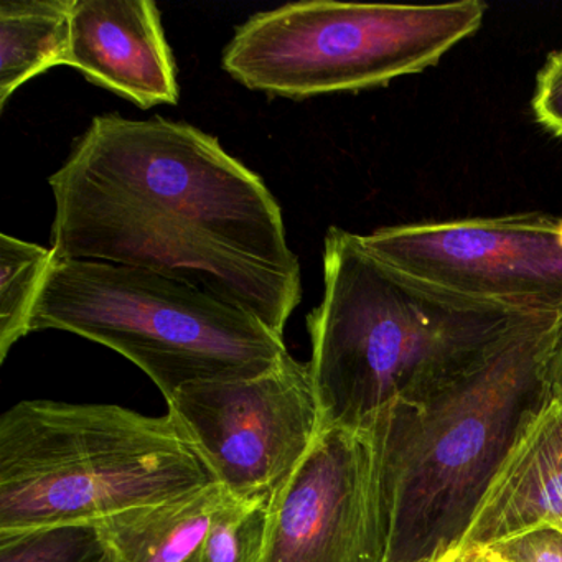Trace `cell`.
<instances>
[{
  "instance_id": "obj_10",
  "label": "cell",
  "mask_w": 562,
  "mask_h": 562,
  "mask_svg": "<svg viewBox=\"0 0 562 562\" xmlns=\"http://www.w3.org/2000/svg\"><path fill=\"white\" fill-rule=\"evenodd\" d=\"M67 67L143 110L179 103L176 60L150 0H75Z\"/></svg>"
},
{
  "instance_id": "obj_9",
  "label": "cell",
  "mask_w": 562,
  "mask_h": 562,
  "mask_svg": "<svg viewBox=\"0 0 562 562\" xmlns=\"http://www.w3.org/2000/svg\"><path fill=\"white\" fill-rule=\"evenodd\" d=\"M258 562H383L370 430L322 429L269 502Z\"/></svg>"
},
{
  "instance_id": "obj_2",
  "label": "cell",
  "mask_w": 562,
  "mask_h": 562,
  "mask_svg": "<svg viewBox=\"0 0 562 562\" xmlns=\"http://www.w3.org/2000/svg\"><path fill=\"white\" fill-rule=\"evenodd\" d=\"M561 321L528 318L367 427L383 562H436L460 551L503 463L551 403Z\"/></svg>"
},
{
  "instance_id": "obj_22",
  "label": "cell",
  "mask_w": 562,
  "mask_h": 562,
  "mask_svg": "<svg viewBox=\"0 0 562 562\" xmlns=\"http://www.w3.org/2000/svg\"><path fill=\"white\" fill-rule=\"evenodd\" d=\"M456 554H457V552H456ZM456 554L449 555V558H446V559H440V561H436V562H450V561H452V558Z\"/></svg>"
},
{
  "instance_id": "obj_7",
  "label": "cell",
  "mask_w": 562,
  "mask_h": 562,
  "mask_svg": "<svg viewBox=\"0 0 562 562\" xmlns=\"http://www.w3.org/2000/svg\"><path fill=\"white\" fill-rule=\"evenodd\" d=\"M167 404L216 482L241 502H271L322 432L308 364L289 351L259 376L192 384Z\"/></svg>"
},
{
  "instance_id": "obj_17",
  "label": "cell",
  "mask_w": 562,
  "mask_h": 562,
  "mask_svg": "<svg viewBox=\"0 0 562 562\" xmlns=\"http://www.w3.org/2000/svg\"><path fill=\"white\" fill-rule=\"evenodd\" d=\"M479 551L493 562H562V531L554 528L529 529Z\"/></svg>"
},
{
  "instance_id": "obj_6",
  "label": "cell",
  "mask_w": 562,
  "mask_h": 562,
  "mask_svg": "<svg viewBox=\"0 0 562 562\" xmlns=\"http://www.w3.org/2000/svg\"><path fill=\"white\" fill-rule=\"evenodd\" d=\"M486 5L307 0L259 12L236 31L223 68L249 90L304 98L383 87L434 67L472 37Z\"/></svg>"
},
{
  "instance_id": "obj_21",
  "label": "cell",
  "mask_w": 562,
  "mask_h": 562,
  "mask_svg": "<svg viewBox=\"0 0 562 562\" xmlns=\"http://www.w3.org/2000/svg\"><path fill=\"white\" fill-rule=\"evenodd\" d=\"M450 562H465V558H463V554H460V552H457Z\"/></svg>"
},
{
  "instance_id": "obj_19",
  "label": "cell",
  "mask_w": 562,
  "mask_h": 562,
  "mask_svg": "<svg viewBox=\"0 0 562 562\" xmlns=\"http://www.w3.org/2000/svg\"><path fill=\"white\" fill-rule=\"evenodd\" d=\"M551 396L562 406V321L559 328L558 344L551 360Z\"/></svg>"
},
{
  "instance_id": "obj_11",
  "label": "cell",
  "mask_w": 562,
  "mask_h": 562,
  "mask_svg": "<svg viewBox=\"0 0 562 562\" xmlns=\"http://www.w3.org/2000/svg\"><path fill=\"white\" fill-rule=\"evenodd\" d=\"M536 528L562 531V406L554 400L503 463L459 552Z\"/></svg>"
},
{
  "instance_id": "obj_8",
  "label": "cell",
  "mask_w": 562,
  "mask_h": 562,
  "mask_svg": "<svg viewBox=\"0 0 562 562\" xmlns=\"http://www.w3.org/2000/svg\"><path fill=\"white\" fill-rule=\"evenodd\" d=\"M361 239L378 258L452 294L529 314H562L561 216L413 223Z\"/></svg>"
},
{
  "instance_id": "obj_5",
  "label": "cell",
  "mask_w": 562,
  "mask_h": 562,
  "mask_svg": "<svg viewBox=\"0 0 562 562\" xmlns=\"http://www.w3.org/2000/svg\"><path fill=\"white\" fill-rule=\"evenodd\" d=\"M31 328L70 331L117 351L167 403L192 384L259 376L288 353L282 335L199 285L81 259H55Z\"/></svg>"
},
{
  "instance_id": "obj_12",
  "label": "cell",
  "mask_w": 562,
  "mask_h": 562,
  "mask_svg": "<svg viewBox=\"0 0 562 562\" xmlns=\"http://www.w3.org/2000/svg\"><path fill=\"white\" fill-rule=\"evenodd\" d=\"M233 498L215 482L182 498L127 509L97 528L111 562H199L216 515Z\"/></svg>"
},
{
  "instance_id": "obj_16",
  "label": "cell",
  "mask_w": 562,
  "mask_h": 562,
  "mask_svg": "<svg viewBox=\"0 0 562 562\" xmlns=\"http://www.w3.org/2000/svg\"><path fill=\"white\" fill-rule=\"evenodd\" d=\"M269 502L233 498L216 515L199 562H258L265 544Z\"/></svg>"
},
{
  "instance_id": "obj_15",
  "label": "cell",
  "mask_w": 562,
  "mask_h": 562,
  "mask_svg": "<svg viewBox=\"0 0 562 562\" xmlns=\"http://www.w3.org/2000/svg\"><path fill=\"white\" fill-rule=\"evenodd\" d=\"M0 562H111L97 525H65L0 535Z\"/></svg>"
},
{
  "instance_id": "obj_18",
  "label": "cell",
  "mask_w": 562,
  "mask_h": 562,
  "mask_svg": "<svg viewBox=\"0 0 562 562\" xmlns=\"http://www.w3.org/2000/svg\"><path fill=\"white\" fill-rule=\"evenodd\" d=\"M532 113L544 130L562 137V50L554 52L539 71Z\"/></svg>"
},
{
  "instance_id": "obj_14",
  "label": "cell",
  "mask_w": 562,
  "mask_h": 562,
  "mask_svg": "<svg viewBox=\"0 0 562 562\" xmlns=\"http://www.w3.org/2000/svg\"><path fill=\"white\" fill-rule=\"evenodd\" d=\"M55 262L52 248L0 235V361L25 335Z\"/></svg>"
},
{
  "instance_id": "obj_4",
  "label": "cell",
  "mask_w": 562,
  "mask_h": 562,
  "mask_svg": "<svg viewBox=\"0 0 562 562\" xmlns=\"http://www.w3.org/2000/svg\"><path fill=\"white\" fill-rule=\"evenodd\" d=\"M215 482L170 411L42 400L0 417V535L98 525Z\"/></svg>"
},
{
  "instance_id": "obj_13",
  "label": "cell",
  "mask_w": 562,
  "mask_h": 562,
  "mask_svg": "<svg viewBox=\"0 0 562 562\" xmlns=\"http://www.w3.org/2000/svg\"><path fill=\"white\" fill-rule=\"evenodd\" d=\"M75 0L0 2V108L54 67H67Z\"/></svg>"
},
{
  "instance_id": "obj_3",
  "label": "cell",
  "mask_w": 562,
  "mask_h": 562,
  "mask_svg": "<svg viewBox=\"0 0 562 562\" xmlns=\"http://www.w3.org/2000/svg\"><path fill=\"white\" fill-rule=\"evenodd\" d=\"M535 315L443 291L378 258L361 235L328 229L324 299L307 317L322 429H367Z\"/></svg>"
},
{
  "instance_id": "obj_1",
  "label": "cell",
  "mask_w": 562,
  "mask_h": 562,
  "mask_svg": "<svg viewBox=\"0 0 562 562\" xmlns=\"http://www.w3.org/2000/svg\"><path fill=\"white\" fill-rule=\"evenodd\" d=\"M48 182L55 259L162 272L284 334L302 272L281 206L216 137L160 116L103 114Z\"/></svg>"
},
{
  "instance_id": "obj_20",
  "label": "cell",
  "mask_w": 562,
  "mask_h": 562,
  "mask_svg": "<svg viewBox=\"0 0 562 562\" xmlns=\"http://www.w3.org/2000/svg\"><path fill=\"white\" fill-rule=\"evenodd\" d=\"M465 558V562H493L492 559L486 558L483 552L480 551H467L460 552Z\"/></svg>"
}]
</instances>
